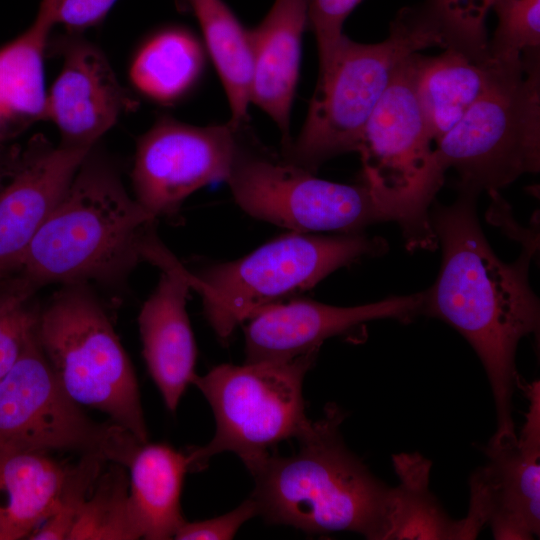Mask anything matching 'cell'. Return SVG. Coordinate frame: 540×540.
Returning a JSON list of instances; mask_svg holds the SVG:
<instances>
[{"mask_svg":"<svg viewBox=\"0 0 540 540\" xmlns=\"http://www.w3.org/2000/svg\"><path fill=\"white\" fill-rule=\"evenodd\" d=\"M478 192L459 187L450 205L433 203L430 220L442 250L435 283L425 290L422 313L457 330L478 355L489 380L497 427L492 438L516 437L513 395L520 378V340L539 330V300L529 279L533 248L512 262L500 260L480 226Z\"/></svg>","mask_w":540,"mask_h":540,"instance_id":"cell-1","label":"cell"},{"mask_svg":"<svg viewBox=\"0 0 540 540\" xmlns=\"http://www.w3.org/2000/svg\"><path fill=\"white\" fill-rule=\"evenodd\" d=\"M344 413L328 404L288 456L269 454L252 472V497L266 522L307 534L348 531L385 540L393 487L378 479L345 445Z\"/></svg>","mask_w":540,"mask_h":540,"instance_id":"cell-2","label":"cell"},{"mask_svg":"<svg viewBox=\"0 0 540 540\" xmlns=\"http://www.w3.org/2000/svg\"><path fill=\"white\" fill-rule=\"evenodd\" d=\"M154 221L116 167L92 149L32 239L20 279L33 291L52 283L117 282L144 259Z\"/></svg>","mask_w":540,"mask_h":540,"instance_id":"cell-3","label":"cell"},{"mask_svg":"<svg viewBox=\"0 0 540 540\" xmlns=\"http://www.w3.org/2000/svg\"><path fill=\"white\" fill-rule=\"evenodd\" d=\"M436 46L446 49L447 40L425 3L402 8L379 43H359L344 35L319 68L302 129L283 146L282 159L315 173L327 160L357 151L367 121L403 61Z\"/></svg>","mask_w":540,"mask_h":540,"instance_id":"cell-4","label":"cell"},{"mask_svg":"<svg viewBox=\"0 0 540 540\" xmlns=\"http://www.w3.org/2000/svg\"><path fill=\"white\" fill-rule=\"evenodd\" d=\"M417 53L400 65L357 149L363 183L385 221L397 222L408 249L438 246L430 210L444 182L435 143L415 92Z\"/></svg>","mask_w":540,"mask_h":540,"instance_id":"cell-5","label":"cell"},{"mask_svg":"<svg viewBox=\"0 0 540 540\" xmlns=\"http://www.w3.org/2000/svg\"><path fill=\"white\" fill-rule=\"evenodd\" d=\"M539 51L494 60L485 92L459 123L435 143L444 171L459 187L490 194L540 168Z\"/></svg>","mask_w":540,"mask_h":540,"instance_id":"cell-6","label":"cell"},{"mask_svg":"<svg viewBox=\"0 0 540 540\" xmlns=\"http://www.w3.org/2000/svg\"><path fill=\"white\" fill-rule=\"evenodd\" d=\"M36 338L73 401L107 414L142 443L148 442L133 366L87 283L63 285L38 309Z\"/></svg>","mask_w":540,"mask_h":540,"instance_id":"cell-7","label":"cell"},{"mask_svg":"<svg viewBox=\"0 0 540 540\" xmlns=\"http://www.w3.org/2000/svg\"><path fill=\"white\" fill-rule=\"evenodd\" d=\"M384 239L362 233L315 235L292 231L235 261L190 273L210 326L221 341L256 312L315 286L364 256L382 254Z\"/></svg>","mask_w":540,"mask_h":540,"instance_id":"cell-8","label":"cell"},{"mask_svg":"<svg viewBox=\"0 0 540 540\" xmlns=\"http://www.w3.org/2000/svg\"><path fill=\"white\" fill-rule=\"evenodd\" d=\"M319 349L283 361L221 364L193 383L214 414L216 429L205 446L188 451L190 470L211 457L233 452L251 473L278 443L297 439L311 425L305 413L303 380Z\"/></svg>","mask_w":540,"mask_h":540,"instance_id":"cell-9","label":"cell"},{"mask_svg":"<svg viewBox=\"0 0 540 540\" xmlns=\"http://www.w3.org/2000/svg\"><path fill=\"white\" fill-rule=\"evenodd\" d=\"M142 444L110 421L98 423L60 386L34 335L0 379V447L90 454L127 467Z\"/></svg>","mask_w":540,"mask_h":540,"instance_id":"cell-10","label":"cell"},{"mask_svg":"<svg viewBox=\"0 0 540 540\" xmlns=\"http://www.w3.org/2000/svg\"><path fill=\"white\" fill-rule=\"evenodd\" d=\"M248 215L295 232L359 233L385 221L367 186L336 183L239 142L226 180Z\"/></svg>","mask_w":540,"mask_h":540,"instance_id":"cell-11","label":"cell"},{"mask_svg":"<svg viewBox=\"0 0 540 540\" xmlns=\"http://www.w3.org/2000/svg\"><path fill=\"white\" fill-rule=\"evenodd\" d=\"M529 400L513 439L488 441L487 462L471 476L470 506L461 519L463 539L489 525L495 539L527 540L540 534V385H518Z\"/></svg>","mask_w":540,"mask_h":540,"instance_id":"cell-12","label":"cell"},{"mask_svg":"<svg viewBox=\"0 0 540 540\" xmlns=\"http://www.w3.org/2000/svg\"><path fill=\"white\" fill-rule=\"evenodd\" d=\"M241 128L160 118L137 143L131 172L135 200L156 219L177 211L200 188L226 181Z\"/></svg>","mask_w":540,"mask_h":540,"instance_id":"cell-13","label":"cell"},{"mask_svg":"<svg viewBox=\"0 0 540 540\" xmlns=\"http://www.w3.org/2000/svg\"><path fill=\"white\" fill-rule=\"evenodd\" d=\"M91 150L54 145L42 134L0 149V279L19 270Z\"/></svg>","mask_w":540,"mask_h":540,"instance_id":"cell-14","label":"cell"},{"mask_svg":"<svg viewBox=\"0 0 540 540\" xmlns=\"http://www.w3.org/2000/svg\"><path fill=\"white\" fill-rule=\"evenodd\" d=\"M55 50L62 66L47 91L46 120L57 127L60 144L91 150L137 102L121 85L104 53L79 33L57 38Z\"/></svg>","mask_w":540,"mask_h":540,"instance_id":"cell-15","label":"cell"},{"mask_svg":"<svg viewBox=\"0 0 540 540\" xmlns=\"http://www.w3.org/2000/svg\"><path fill=\"white\" fill-rule=\"evenodd\" d=\"M424 293L338 307L294 299L264 307L244 328L245 362L283 361L319 349L328 338L378 319L409 321L422 313Z\"/></svg>","mask_w":540,"mask_h":540,"instance_id":"cell-16","label":"cell"},{"mask_svg":"<svg viewBox=\"0 0 540 540\" xmlns=\"http://www.w3.org/2000/svg\"><path fill=\"white\" fill-rule=\"evenodd\" d=\"M144 259L163 271L138 316L142 353L166 407L175 411L187 386L197 376V348L186 310L192 289L190 272L154 236L145 247Z\"/></svg>","mask_w":540,"mask_h":540,"instance_id":"cell-17","label":"cell"},{"mask_svg":"<svg viewBox=\"0 0 540 540\" xmlns=\"http://www.w3.org/2000/svg\"><path fill=\"white\" fill-rule=\"evenodd\" d=\"M310 0H275L263 20L249 30L252 49L251 104L278 126L283 146L290 142L292 103L298 83L302 38Z\"/></svg>","mask_w":540,"mask_h":540,"instance_id":"cell-18","label":"cell"},{"mask_svg":"<svg viewBox=\"0 0 540 540\" xmlns=\"http://www.w3.org/2000/svg\"><path fill=\"white\" fill-rule=\"evenodd\" d=\"M70 468L46 451L0 447V540L29 537L56 512Z\"/></svg>","mask_w":540,"mask_h":540,"instance_id":"cell-19","label":"cell"},{"mask_svg":"<svg viewBox=\"0 0 540 540\" xmlns=\"http://www.w3.org/2000/svg\"><path fill=\"white\" fill-rule=\"evenodd\" d=\"M188 452L163 443H142L132 455L129 500L140 538L174 539L186 521L181 510L185 474L190 471Z\"/></svg>","mask_w":540,"mask_h":540,"instance_id":"cell-20","label":"cell"},{"mask_svg":"<svg viewBox=\"0 0 540 540\" xmlns=\"http://www.w3.org/2000/svg\"><path fill=\"white\" fill-rule=\"evenodd\" d=\"M494 60L477 62L446 48L416 57L415 92L434 143L453 129L489 85Z\"/></svg>","mask_w":540,"mask_h":540,"instance_id":"cell-21","label":"cell"},{"mask_svg":"<svg viewBox=\"0 0 540 540\" xmlns=\"http://www.w3.org/2000/svg\"><path fill=\"white\" fill-rule=\"evenodd\" d=\"M52 28L37 15L25 32L0 48V149L46 120L44 55Z\"/></svg>","mask_w":540,"mask_h":540,"instance_id":"cell-22","label":"cell"},{"mask_svg":"<svg viewBox=\"0 0 540 540\" xmlns=\"http://www.w3.org/2000/svg\"><path fill=\"white\" fill-rule=\"evenodd\" d=\"M195 16L205 49L219 75L227 96L231 119L241 128L251 104L252 49L245 29L223 0H182Z\"/></svg>","mask_w":540,"mask_h":540,"instance_id":"cell-23","label":"cell"},{"mask_svg":"<svg viewBox=\"0 0 540 540\" xmlns=\"http://www.w3.org/2000/svg\"><path fill=\"white\" fill-rule=\"evenodd\" d=\"M204 64L200 41L184 28L170 27L141 46L132 62L130 78L144 96L168 104L181 99L197 84Z\"/></svg>","mask_w":540,"mask_h":540,"instance_id":"cell-24","label":"cell"},{"mask_svg":"<svg viewBox=\"0 0 540 540\" xmlns=\"http://www.w3.org/2000/svg\"><path fill=\"white\" fill-rule=\"evenodd\" d=\"M399 484L386 539H461L460 521L451 519L428 488L431 462L418 453L393 455Z\"/></svg>","mask_w":540,"mask_h":540,"instance_id":"cell-25","label":"cell"},{"mask_svg":"<svg viewBox=\"0 0 540 540\" xmlns=\"http://www.w3.org/2000/svg\"><path fill=\"white\" fill-rule=\"evenodd\" d=\"M122 465L111 463L100 473L82 503L68 540H135L140 534L133 520L129 480Z\"/></svg>","mask_w":540,"mask_h":540,"instance_id":"cell-26","label":"cell"},{"mask_svg":"<svg viewBox=\"0 0 540 540\" xmlns=\"http://www.w3.org/2000/svg\"><path fill=\"white\" fill-rule=\"evenodd\" d=\"M493 0H427L425 4L442 27L447 48L477 62L491 60L485 20Z\"/></svg>","mask_w":540,"mask_h":540,"instance_id":"cell-27","label":"cell"},{"mask_svg":"<svg viewBox=\"0 0 540 540\" xmlns=\"http://www.w3.org/2000/svg\"><path fill=\"white\" fill-rule=\"evenodd\" d=\"M497 16L489 54L495 60H511L540 49V0H493Z\"/></svg>","mask_w":540,"mask_h":540,"instance_id":"cell-28","label":"cell"},{"mask_svg":"<svg viewBox=\"0 0 540 540\" xmlns=\"http://www.w3.org/2000/svg\"><path fill=\"white\" fill-rule=\"evenodd\" d=\"M21 279L0 290V379L12 368L34 335L38 309Z\"/></svg>","mask_w":540,"mask_h":540,"instance_id":"cell-29","label":"cell"},{"mask_svg":"<svg viewBox=\"0 0 540 540\" xmlns=\"http://www.w3.org/2000/svg\"><path fill=\"white\" fill-rule=\"evenodd\" d=\"M103 459L95 455H82L71 465L68 480L56 512L28 538L33 540H68L70 531L84 500L101 473Z\"/></svg>","mask_w":540,"mask_h":540,"instance_id":"cell-30","label":"cell"},{"mask_svg":"<svg viewBox=\"0 0 540 540\" xmlns=\"http://www.w3.org/2000/svg\"><path fill=\"white\" fill-rule=\"evenodd\" d=\"M362 0H310L308 27L318 48L319 68L324 66L344 36L343 24Z\"/></svg>","mask_w":540,"mask_h":540,"instance_id":"cell-31","label":"cell"},{"mask_svg":"<svg viewBox=\"0 0 540 540\" xmlns=\"http://www.w3.org/2000/svg\"><path fill=\"white\" fill-rule=\"evenodd\" d=\"M117 0H41L37 15L53 27L79 33L99 25Z\"/></svg>","mask_w":540,"mask_h":540,"instance_id":"cell-32","label":"cell"},{"mask_svg":"<svg viewBox=\"0 0 540 540\" xmlns=\"http://www.w3.org/2000/svg\"><path fill=\"white\" fill-rule=\"evenodd\" d=\"M258 515L255 500L249 497L230 512L215 518L202 521H185L177 530L174 539L177 540H229L248 520Z\"/></svg>","mask_w":540,"mask_h":540,"instance_id":"cell-33","label":"cell"}]
</instances>
